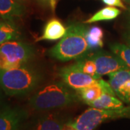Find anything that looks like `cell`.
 Masks as SVG:
<instances>
[{
    "mask_svg": "<svg viewBox=\"0 0 130 130\" xmlns=\"http://www.w3.org/2000/svg\"><path fill=\"white\" fill-rule=\"evenodd\" d=\"M2 92H3L2 90L0 88V110L2 108H4V107H2V105H3V95H2Z\"/></svg>",
    "mask_w": 130,
    "mask_h": 130,
    "instance_id": "24",
    "label": "cell"
},
{
    "mask_svg": "<svg viewBox=\"0 0 130 130\" xmlns=\"http://www.w3.org/2000/svg\"><path fill=\"white\" fill-rule=\"evenodd\" d=\"M130 118V106L119 109H99L90 107L72 121L77 130H94L104 121Z\"/></svg>",
    "mask_w": 130,
    "mask_h": 130,
    "instance_id": "5",
    "label": "cell"
},
{
    "mask_svg": "<svg viewBox=\"0 0 130 130\" xmlns=\"http://www.w3.org/2000/svg\"><path fill=\"white\" fill-rule=\"evenodd\" d=\"M79 100L75 90L64 82H58L38 90L29 98L28 103L33 110L44 111L71 106Z\"/></svg>",
    "mask_w": 130,
    "mask_h": 130,
    "instance_id": "2",
    "label": "cell"
},
{
    "mask_svg": "<svg viewBox=\"0 0 130 130\" xmlns=\"http://www.w3.org/2000/svg\"><path fill=\"white\" fill-rule=\"evenodd\" d=\"M59 74L62 81L75 91L99 83L102 79H95L93 77L84 73L74 64L61 68L59 72Z\"/></svg>",
    "mask_w": 130,
    "mask_h": 130,
    "instance_id": "6",
    "label": "cell"
},
{
    "mask_svg": "<svg viewBox=\"0 0 130 130\" xmlns=\"http://www.w3.org/2000/svg\"><path fill=\"white\" fill-rule=\"evenodd\" d=\"M105 5L111 7H121L122 9H126L125 5L123 4L121 0H101Z\"/></svg>",
    "mask_w": 130,
    "mask_h": 130,
    "instance_id": "21",
    "label": "cell"
},
{
    "mask_svg": "<svg viewBox=\"0 0 130 130\" xmlns=\"http://www.w3.org/2000/svg\"><path fill=\"white\" fill-rule=\"evenodd\" d=\"M94 61L97 73L99 76L111 74L119 70L129 69L121 59L113 53L111 54L106 51H98L93 54H89Z\"/></svg>",
    "mask_w": 130,
    "mask_h": 130,
    "instance_id": "7",
    "label": "cell"
},
{
    "mask_svg": "<svg viewBox=\"0 0 130 130\" xmlns=\"http://www.w3.org/2000/svg\"><path fill=\"white\" fill-rule=\"evenodd\" d=\"M25 14L23 5L15 0H0V18L14 21Z\"/></svg>",
    "mask_w": 130,
    "mask_h": 130,
    "instance_id": "11",
    "label": "cell"
},
{
    "mask_svg": "<svg viewBox=\"0 0 130 130\" xmlns=\"http://www.w3.org/2000/svg\"><path fill=\"white\" fill-rule=\"evenodd\" d=\"M88 105L99 109H119L125 107L123 101L117 96L108 93H104L97 100L90 103Z\"/></svg>",
    "mask_w": 130,
    "mask_h": 130,
    "instance_id": "14",
    "label": "cell"
},
{
    "mask_svg": "<svg viewBox=\"0 0 130 130\" xmlns=\"http://www.w3.org/2000/svg\"><path fill=\"white\" fill-rule=\"evenodd\" d=\"M15 1H17V2H20V3H23V2H25V1H27V0H15Z\"/></svg>",
    "mask_w": 130,
    "mask_h": 130,
    "instance_id": "26",
    "label": "cell"
},
{
    "mask_svg": "<svg viewBox=\"0 0 130 130\" xmlns=\"http://www.w3.org/2000/svg\"><path fill=\"white\" fill-rule=\"evenodd\" d=\"M67 32V28L59 20L52 18L48 20L43 28L41 36L38 37L36 41H56L64 37Z\"/></svg>",
    "mask_w": 130,
    "mask_h": 130,
    "instance_id": "13",
    "label": "cell"
},
{
    "mask_svg": "<svg viewBox=\"0 0 130 130\" xmlns=\"http://www.w3.org/2000/svg\"><path fill=\"white\" fill-rule=\"evenodd\" d=\"M36 51L31 45L10 41L0 45V70H9L26 64L33 59Z\"/></svg>",
    "mask_w": 130,
    "mask_h": 130,
    "instance_id": "4",
    "label": "cell"
},
{
    "mask_svg": "<svg viewBox=\"0 0 130 130\" xmlns=\"http://www.w3.org/2000/svg\"><path fill=\"white\" fill-rule=\"evenodd\" d=\"M21 38V32L14 21L3 20L0 21V45L10 41L19 40Z\"/></svg>",
    "mask_w": 130,
    "mask_h": 130,
    "instance_id": "15",
    "label": "cell"
},
{
    "mask_svg": "<svg viewBox=\"0 0 130 130\" xmlns=\"http://www.w3.org/2000/svg\"><path fill=\"white\" fill-rule=\"evenodd\" d=\"M128 10H129V23H128V25H129V28L130 30V5Z\"/></svg>",
    "mask_w": 130,
    "mask_h": 130,
    "instance_id": "25",
    "label": "cell"
},
{
    "mask_svg": "<svg viewBox=\"0 0 130 130\" xmlns=\"http://www.w3.org/2000/svg\"><path fill=\"white\" fill-rule=\"evenodd\" d=\"M104 33L101 28L98 26H93L88 28L86 32V41L88 45L89 51H93L103 46Z\"/></svg>",
    "mask_w": 130,
    "mask_h": 130,
    "instance_id": "17",
    "label": "cell"
},
{
    "mask_svg": "<svg viewBox=\"0 0 130 130\" xmlns=\"http://www.w3.org/2000/svg\"><path fill=\"white\" fill-rule=\"evenodd\" d=\"M108 83L121 101L130 104V69L108 74Z\"/></svg>",
    "mask_w": 130,
    "mask_h": 130,
    "instance_id": "8",
    "label": "cell"
},
{
    "mask_svg": "<svg viewBox=\"0 0 130 130\" xmlns=\"http://www.w3.org/2000/svg\"><path fill=\"white\" fill-rule=\"evenodd\" d=\"M62 130H77L76 129V127L73 125L72 122L70 121V122H67V123H65L63 126V129Z\"/></svg>",
    "mask_w": 130,
    "mask_h": 130,
    "instance_id": "22",
    "label": "cell"
},
{
    "mask_svg": "<svg viewBox=\"0 0 130 130\" xmlns=\"http://www.w3.org/2000/svg\"><path fill=\"white\" fill-rule=\"evenodd\" d=\"M112 52L118 56L130 69V47L126 44L116 43L110 46Z\"/></svg>",
    "mask_w": 130,
    "mask_h": 130,
    "instance_id": "19",
    "label": "cell"
},
{
    "mask_svg": "<svg viewBox=\"0 0 130 130\" xmlns=\"http://www.w3.org/2000/svg\"><path fill=\"white\" fill-rule=\"evenodd\" d=\"M28 117L18 107H4L0 110V130H20Z\"/></svg>",
    "mask_w": 130,
    "mask_h": 130,
    "instance_id": "9",
    "label": "cell"
},
{
    "mask_svg": "<svg viewBox=\"0 0 130 130\" xmlns=\"http://www.w3.org/2000/svg\"><path fill=\"white\" fill-rule=\"evenodd\" d=\"M124 38V41H125L126 42V44L130 47V32L129 33H126V34H125Z\"/></svg>",
    "mask_w": 130,
    "mask_h": 130,
    "instance_id": "23",
    "label": "cell"
},
{
    "mask_svg": "<svg viewBox=\"0 0 130 130\" xmlns=\"http://www.w3.org/2000/svg\"><path fill=\"white\" fill-rule=\"evenodd\" d=\"M37 2L41 7L50 9L54 12L56 9L58 0H37Z\"/></svg>",
    "mask_w": 130,
    "mask_h": 130,
    "instance_id": "20",
    "label": "cell"
},
{
    "mask_svg": "<svg viewBox=\"0 0 130 130\" xmlns=\"http://www.w3.org/2000/svg\"><path fill=\"white\" fill-rule=\"evenodd\" d=\"M87 30L85 23L69 25L64 36L49 50L48 54L61 61L78 60L86 56L90 51L86 41Z\"/></svg>",
    "mask_w": 130,
    "mask_h": 130,
    "instance_id": "3",
    "label": "cell"
},
{
    "mask_svg": "<svg viewBox=\"0 0 130 130\" xmlns=\"http://www.w3.org/2000/svg\"><path fill=\"white\" fill-rule=\"evenodd\" d=\"M76 92L78 94L80 100H82L86 104H89L90 103L95 101L104 93H110L111 95H116L110 84L103 79H101L99 83L80 89Z\"/></svg>",
    "mask_w": 130,
    "mask_h": 130,
    "instance_id": "10",
    "label": "cell"
},
{
    "mask_svg": "<svg viewBox=\"0 0 130 130\" xmlns=\"http://www.w3.org/2000/svg\"><path fill=\"white\" fill-rule=\"evenodd\" d=\"M126 2H127V3H129V4H130V0H124Z\"/></svg>",
    "mask_w": 130,
    "mask_h": 130,
    "instance_id": "27",
    "label": "cell"
},
{
    "mask_svg": "<svg viewBox=\"0 0 130 130\" xmlns=\"http://www.w3.org/2000/svg\"><path fill=\"white\" fill-rule=\"evenodd\" d=\"M74 65L83 72L93 77L95 79H98L101 78V77L98 74L96 66L94 61L88 54L78 59L74 63Z\"/></svg>",
    "mask_w": 130,
    "mask_h": 130,
    "instance_id": "18",
    "label": "cell"
},
{
    "mask_svg": "<svg viewBox=\"0 0 130 130\" xmlns=\"http://www.w3.org/2000/svg\"><path fill=\"white\" fill-rule=\"evenodd\" d=\"M41 79L40 72L27 64L9 70H0V88L9 96L28 95L36 90Z\"/></svg>",
    "mask_w": 130,
    "mask_h": 130,
    "instance_id": "1",
    "label": "cell"
},
{
    "mask_svg": "<svg viewBox=\"0 0 130 130\" xmlns=\"http://www.w3.org/2000/svg\"><path fill=\"white\" fill-rule=\"evenodd\" d=\"M120 14H121L120 9H119L115 7L108 6L98 11L92 17L85 20L84 23L91 24L96 22H101V21L113 20L116 19Z\"/></svg>",
    "mask_w": 130,
    "mask_h": 130,
    "instance_id": "16",
    "label": "cell"
},
{
    "mask_svg": "<svg viewBox=\"0 0 130 130\" xmlns=\"http://www.w3.org/2000/svg\"><path fill=\"white\" fill-rule=\"evenodd\" d=\"M64 123L54 113L39 116L30 124L28 130H62Z\"/></svg>",
    "mask_w": 130,
    "mask_h": 130,
    "instance_id": "12",
    "label": "cell"
}]
</instances>
